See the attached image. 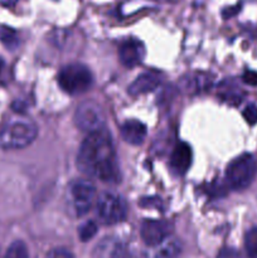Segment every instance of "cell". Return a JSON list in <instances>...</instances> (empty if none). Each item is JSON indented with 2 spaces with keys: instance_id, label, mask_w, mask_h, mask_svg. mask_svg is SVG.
I'll list each match as a JSON object with an SVG mask.
<instances>
[{
  "instance_id": "6da1fadb",
  "label": "cell",
  "mask_w": 257,
  "mask_h": 258,
  "mask_svg": "<svg viewBox=\"0 0 257 258\" xmlns=\"http://www.w3.org/2000/svg\"><path fill=\"white\" fill-rule=\"evenodd\" d=\"M77 166L83 174L96 176L105 183L120 181V168L111 135L106 128L88 134L77 155Z\"/></svg>"
},
{
  "instance_id": "7a4b0ae2",
  "label": "cell",
  "mask_w": 257,
  "mask_h": 258,
  "mask_svg": "<svg viewBox=\"0 0 257 258\" xmlns=\"http://www.w3.org/2000/svg\"><path fill=\"white\" fill-rule=\"evenodd\" d=\"M37 134L38 128L32 121L27 118L13 120L0 130V148L5 150L27 148L35 140Z\"/></svg>"
},
{
  "instance_id": "3957f363",
  "label": "cell",
  "mask_w": 257,
  "mask_h": 258,
  "mask_svg": "<svg viewBox=\"0 0 257 258\" xmlns=\"http://www.w3.org/2000/svg\"><path fill=\"white\" fill-rule=\"evenodd\" d=\"M257 171V163L251 154H242L228 164L226 179L234 190H244L253 181Z\"/></svg>"
},
{
  "instance_id": "277c9868",
  "label": "cell",
  "mask_w": 257,
  "mask_h": 258,
  "mask_svg": "<svg viewBox=\"0 0 257 258\" xmlns=\"http://www.w3.org/2000/svg\"><path fill=\"white\" fill-rule=\"evenodd\" d=\"M93 82L90 68L81 63H72L60 70L58 75V85L70 95H80L86 92Z\"/></svg>"
},
{
  "instance_id": "5b68a950",
  "label": "cell",
  "mask_w": 257,
  "mask_h": 258,
  "mask_svg": "<svg viewBox=\"0 0 257 258\" xmlns=\"http://www.w3.org/2000/svg\"><path fill=\"white\" fill-rule=\"evenodd\" d=\"M97 214L105 224H116L122 222L127 214V206L123 198L113 191H103L97 198Z\"/></svg>"
},
{
  "instance_id": "8992f818",
  "label": "cell",
  "mask_w": 257,
  "mask_h": 258,
  "mask_svg": "<svg viewBox=\"0 0 257 258\" xmlns=\"http://www.w3.org/2000/svg\"><path fill=\"white\" fill-rule=\"evenodd\" d=\"M73 120L81 131L92 134L105 128L106 116L98 103L95 101H85L76 108Z\"/></svg>"
},
{
  "instance_id": "52a82bcc",
  "label": "cell",
  "mask_w": 257,
  "mask_h": 258,
  "mask_svg": "<svg viewBox=\"0 0 257 258\" xmlns=\"http://www.w3.org/2000/svg\"><path fill=\"white\" fill-rule=\"evenodd\" d=\"M72 206L77 216H85L92 207L96 198V186L92 181L81 179L71 185Z\"/></svg>"
},
{
  "instance_id": "ba28073f",
  "label": "cell",
  "mask_w": 257,
  "mask_h": 258,
  "mask_svg": "<svg viewBox=\"0 0 257 258\" xmlns=\"http://www.w3.org/2000/svg\"><path fill=\"white\" fill-rule=\"evenodd\" d=\"M173 231V226L168 221L160 219H146L143 222L140 229L141 239L149 247H155L169 238Z\"/></svg>"
},
{
  "instance_id": "9c48e42d",
  "label": "cell",
  "mask_w": 257,
  "mask_h": 258,
  "mask_svg": "<svg viewBox=\"0 0 257 258\" xmlns=\"http://www.w3.org/2000/svg\"><path fill=\"white\" fill-rule=\"evenodd\" d=\"M144 52V45L135 39L125 40L118 48L121 63L128 68L135 67L143 60Z\"/></svg>"
},
{
  "instance_id": "30bf717a",
  "label": "cell",
  "mask_w": 257,
  "mask_h": 258,
  "mask_svg": "<svg viewBox=\"0 0 257 258\" xmlns=\"http://www.w3.org/2000/svg\"><path fill=\"white\" fill-rule=\"evenodd\" d=\"M161 77L156 72H145L143 75L138 76L134 80V82L128 86V93L131 96H140L144 93H148L158 88L160 85Z\"/></svg>"
},
{
  "instance_id": "8fae6325",
  "label": "cell",
  "mask_w": 257,
  "mask_h": 258,
  "mask_svg": "<svg viewBox=\"0 0 257 258\" xmlns=\"http://www.w3.org/2000/svg\"><path fill=\"white\" fill-rule=\"evenodd\" d=\"M191 158H193V154H191L190 146L185 143H179L171 153L170 166L178 174L186 173L190 168Z\"/></svg>"
},
{
  "instance_id": "7c38bea8",
  "label": "cell",
  "mask_w": 257,
  "mask_h": 258,
  "mask_svg": "<svg viewBox=\"0 0 257 258\" xmlns=\"http://www.w3.org/2000/svg\"><path fill=\"white\" fill-rule=\"evenodd\" d=\"M121 135L126 143L140 145L146 138V126L138 120H128L121 126Z\"/></svg>"
},
{
  "instance_id": "4fadbf2b",
  "label": "cell",
  "mask_w": 257,
  "mask_h": 258,
  "mask_svg": "<svg viewBox=\"0 0 257 258\" xmlns=\"http://www.w3.org/2000/svg\"><path fill=\"white\" fill-rule=\"evenodd\" d=\"M154 248L156 249L154 252V257L155 258H174L178 256V253L180 252V243L178 241L165 239L163 243L158 244Z\"/></svg>"
},
{
  "instance_id": "5bb4252c",
  "label": "cell",
  "mask_w": 257,
  "mask_h": 258,
  "mask_svg": "<svg viewBox=\"0 0 257 258\" xmlns=\"http://www.w3.org/2000/svg\"><path fill=\"white\" fill-rule=\"evenodd\" d=\"M0 42L10 50H14L19 45V37L14 29L9 27L0 28Z\"/></svg>"
},
{
  "instance_id": "9a60e30c",
  "label": "cell",
  "mask_w": 257,
  "mask_h": 258,
  "mask_svg": "<svg viewBox=\"0 0 257 258\" xmlns=\"http://www.w3.org/2000/svg\"><path fill=\"white\" fill-rule=\"evenodd\" d=\"M4 258H29V251L23 241H14L7 249Z\"/></svg>"
},
{
  "instance_id": "2e32d148",
  "label": "cell",
  "mask_w": 257,
  "mask_h": 258,
  "mask_svg": "<svg viewBox=\"0 0 257 258\" xmlns=\"http://www.w3.org/2000/svg\"><path fill=\"white\" fill-rule=\"evenodd\" d=\"M244 248L249 258H257V227L249 229L246 233Z\"/></svg>"
},
{
  "instance_id": "e0dca14e",
  "label": "cell",
  "mask_w": 257,
  "mask_h": 258,
  "mask_svg": "<svg viewBox=\"0 0 257 258\" xmlns=\"http://www.w3.org/2000/svg\"><path fill=\"white\" fill-rule=\"evenodd\" d=\"M97 224L92 221H88L86 223H83L80 227V231H78V236L82 242H87L90 239H92L93 237L97 233Z\"/></svg>"
},
{
  "instance_id": "ac0fdd59",
  "label": "cell",
  "mask_w": 257,
  "mask_h": 258,
  "mask_svg": "<svg viewBox=\"0 0 257 258\" xmlns=\"http://www.w3.org/2000/svg\"><path fill=\"white\" fill-rule=\"evenodd\" d=\"M110 258H135L134 254L131 253L130 249L122 243H117L115 244V247L111 251V256Z\"/></svg>"
},
{
  "instance_id": "d6986e66",
  "label": "cell",
  "mask_w": 257,
  "mask_h": 258,
  "mask_svg": "<svg viewBox=\"0 0 257 258\" xmlns=\"http://www.w3.org/2000/svg\"><path fill=\"white\" fill-rule=\"evenodd\" d=\"M242 115H243V118L246 120L247 123L254 125V123H257V106L253 105V103L247 105Z\"/></svg>"
},
{
  "instance_id": "ffe728a7",
  "label": "cell",
  "mask_w": 257,
  "mask_h": 258,
  "mask_svg": "<svg viewBox=\"0 0 257 258\" xmlns=\"http://www.w3.org/2000/svg\"><path fill=\"white\" fill-rule=\"evenodd\" d=\"M45 258H75L72 252L66 248H54L50 252H48Z\"/></svg>"
},
{
  "instance_id": "44dd1931",
  "label": "cell",
  "mask_w": 257,
  "mask_h": 258,
  "mask_svg": "<svg viewBox=\"0 0 257 258\" xmlns=\"http://www.w3.org/2000/svg\"><path fill=\"white\" fill-rule=\"evenodd\" d=\"M242 80L246 85L257 87V72L256 71H246L242 76Z\"/></svg>"
},
{
  "instance_id": "7402d4cb",
  "label": "cell",
  "mask_w": 257,
  "mask_h": 258,
  "mask_svg": "<svg viewBox=\"0 0 257 258\" xmlns=\"http://www.w3.org/2000/svg\"><path fill=\"white\" fill-rule=\"evenodd\" d=\"M241 10V5H237V7H231V8H227V9L223 10V13H222V15H223L224 19H228V18L233 17V15H236L237 13Z\"/></svg>"
},
{
  "instance_id": "603a6c76",
  "label": "cell",
  "mask_w": 257,
  "mask_h": 258,
  "mask_svg": "<svg viewBox=\"0 0 257 258\" xmlns=\"http://www.w3.org/2000/svg\"><path fill=\"white\" fill-rule=\"evenodd\" d=\"M218 258H241V257H239L238 252L234 251V249L226 248V249H223V251H221Z\"/></svg>"
},
{
  "instance_id": "cb8c5ba5",
  "label": "cell",
  "mask_w": 257,
  "mask_h": 258,
  "mask_svg": "<svg viewBox=\"0 0 257 258\" xmlns=\"http://www.w3.org/2000/svg\"><path fill=\"white\" fill-rule=\"evenodd\" d=\"M3 67H4V60H3L2 58H0V72H2Z\"/></svg>"
}]
</instances>
